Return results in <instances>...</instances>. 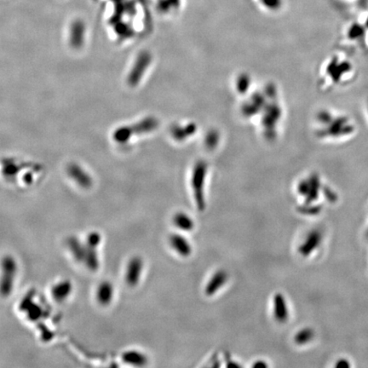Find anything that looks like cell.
Returning <instances> with one entry per match:
<instances>
[{
  "label": "cell",
  "mask_w": 368,
  "mask_h": 368,
  "mask_svg": "<svg viewBox=\"0 0 368 368\" xmlns=\"http://www.w3.org/2000/svg\"><path fill=\"white\" fill-rule=\"evenodd\" d=\"M206 175H207V167L199 165L194 169L192 178V188L194 190V200L196 202L197 208L200 212L206 209L204 189Z\"/></svg>",
  "instance_id": "3"
},
{
  "label": "cell",
  "mask_w": 368,
  "mask_h": 368,
  "mask_svg": "<svg viewBox=\"0 0 368 368\" xmlns=\"http://www.w3.org/2000/svg\"><path fill=\"white\" fill-rule=\"evenodd\" d=\"M170 244L175 252L181 257H187L192 253V247L186 238L178 234H174L170 237Z\"/></svg>",
  "instance_id": "8"
},
{
  "label": "cell",
  "mask_w": 368,
  "mask_h": 368,
  "mask_svg": "<svg viewBox=\"0 0 368 368\" xmlns=\"http://www.w3.org/2000/svg\"><path fill=\"white\" fill-rule=\"evenodd\" d=\"M253 367H268V365L266 362L263 361H257L256 363L253 364Z\"/></svg>",
  "instance_id": "17"
},
{
  "label": "cell",
  "mask_w": 368,
  "mask_h": 368,
  "mask_svg": "<svg viewBox=\"0 0 368 368\" xmlns=\"http://www.w3.org/2000/svg\"><path fill=\"white\" fill-rule=\"evenodd\" d=\"M173 222L178 230L189 232L194 228V222L189 215L183 212H178L173 217Z\"/></svg>",
  "instance_id": "10"
},
{
  "label": "cell",
  "mask_w": 368,
  "mask_h": 368,
  "mask_svg": "<svg viewBox=\"0 0 368 368\" xmlns=\"http://www.w3.org/2000/svg\"><path fill=\"white\" fill-rule=\"evenodd\" d=\"M69 285H56L52 291L54 298H56V299H63L66 298L68 295V293H69Z\"/></svg>",
  "instance_id": "15"
},
{
  "label": "cell",
  "mask_w": 368,
  "mask_h": 368,
  "mask_svg": "<svg viewBox=\"0 0 368 368\" xmlns=\"http://www.w3.org/2000/svg\"><path fill=\"white\" fill-rule=\"evenodd\" d=\"M125 361L134 366H141L146 365L148 359L138 351H129L125 356Z\"/></svg>",
  "instance_id": "14"
},
{
  "label": "cell",
  "mask_w": 368,
  "mask_h": 368,
  "mask_svg": "<svg viewBox=\"0 0 368 368\" xmlns=\"http://www.w3.org/2000/svg\"><path fill=\"white\" fill-rule=\"evenodd\" d=\"M114 296V291L112 285L109 283H104L99 287L97 291V299L101 304H109Z\"/></svg>",
  "instance_id": "12"
},
{
  "label": "cell",
  "mask_w": 368,
  "mask_h": 368,
  "mask_svg": "<svg viewBox=\"0 0 368 368\" xmlns=\"http://www.w3.org/2000/svg\"><path fill=\"white\" fill-rule=\"evenodd\" d=\"M315 138L328 145H340L352 141L358 134V124L351 114L341 109L325 107L313 118Z\"/></svg>",
  "instance_id": "1"
},
{
  "label": "cell",
  "mask_w": 368,
  "mask_h": 368,
  "mask_svg": "<svg viewBox=\"0 0 368 368\" xmlns=\"http://www.w3.org/2000/svg\"><path fill=\"white\" fill-rule=\"evenodd\" d=\"M84 36H85V31L83 26L74 23L71 31V44L74 47H79L84 42Z\"/></svg>",
  "instance_id": "13"
},
{
  "label": "cell",
  "mask_w": 368,
  "mask_h": 368,
  "mask_svg": "<svg viewBox=\"0 0 368 368\" xmlns=\"http://www.w3.org/2000/svg\"><path fill=\"white\" fill-rule=\"evenodd\" d=\"M357 77L356 63L343 51L329 54L318 68V86L320 91L326 93L349 87Z\"/></svg>",
  "instance_id": "2"
},
{
  "label": "cell",
  "mask_w": 368,
  "mask_h": 368,
  "mask_svg": "<svg viewBox=\"0 0 368 368\" xmlns=\"http://www.w3.org/2000/svg\"><path fill=\"white\" fill-rule=\"evenodd\" d=\"M274 316L276 321L284 323L288 318V309L285 298L282 294L277 293L274 297Z\"/></svg>",
  "instance_id": "9"
},
{
  "label": "cell",
  "mask_w": 368,
  "mask_h": 368,
  "mask_svg": "<svg viewBox=\"0 0 368 368\" xmlns=\"http://www.w3.org/2000/svg\"><path fill=\"white\" fill-rule=\"evenodd\" d=\"M363 113L364 118L366 119V123L368 125V97L366 98V101H365V104H364Z\"/></svg>",
  "instance_id": "16"
},
{
  "label": "cell",
  "mask_w": 368,
  "mask_h": 368,
  "mask_svg": "<svg viewBox=\"0 0 368 368\" xmlns=\"http://www.w3.org/2000/svg\"><path fill=\"white\" fill-rule=\"evenodd\" d=\"M2 277L0 280V293L3 296L10 295L13 283L17 272V265L11 257H5L2 262Z\"/></svg>",
  "instance_id": "4"
},
{
  "label": "cell",
  "mask_w": 368,
  "mask_h": 368,
  "mask_svg": "<svg viewBox=\"0 0 368 368\" xmlns=\"http://www.w3.org/2000/svg\"><path fill=\"white\" fill-rule=\"evenodd\" d=\"M229 275L225 270H220L215 273L207 282L205 293L207 296H213L227 283Z\"/></svg>",
  "instance_id": "7"
},
{
  "label": "cell",
  "mask_w": 368,
  "mask_h": 368,
  "mask_svg": "<svg viewBox=\"0 0 368 368\" xmlns=\"http://www.w3.org/2000/svg\"><path fill=\"white\" fill-rule=\"evenodd\" d=\"M142 270H144V262L141 257H132L131 261H129L126 275V282L128 283L129 285L135 287L138 284L139 280L141 279Z\"/></svg>",
  "instance_id": "5"
},
{
  "label": "cell",
  "mask_w": 368,
  "mask_h": 368,
  "mask_svg": "<svg viewBox=\"0 0 368 368\" xmlns=\"http://www.w3.org/2000/svg\"><path fill=\"white\" fill-rule=\"evenodd\" d=\"M149 62V55L148 54H140V56H139L138 58L136 60L133 67H132L131 73H129L128 83L131 86H136V84L139 83V80L141 79V76L146 71Z\"/></svg>",
  "instance_id": "6"
},
{
  "label": "cell",
  "mask_w": 368,
  "mask_h": 368,
  "mask_svg": "<svg viewBox=\"0 0 368 368\" xmlns=\"http://www.w3.org/2000/svg\"><path fill=\"white\" fill-rule=\"evenodd\" d=\"M68 172H69L70 177H72L74 181L78 182V185H80V186L84 187V188H87V187L91 185V180L86 179V178L81 177V176H86V175L88 174H87L83 169H81L80 167L77 166V165L71 166V167H69V170H68Z\"/></svg>",
  "instance_id": "11"
}]
</instances>
